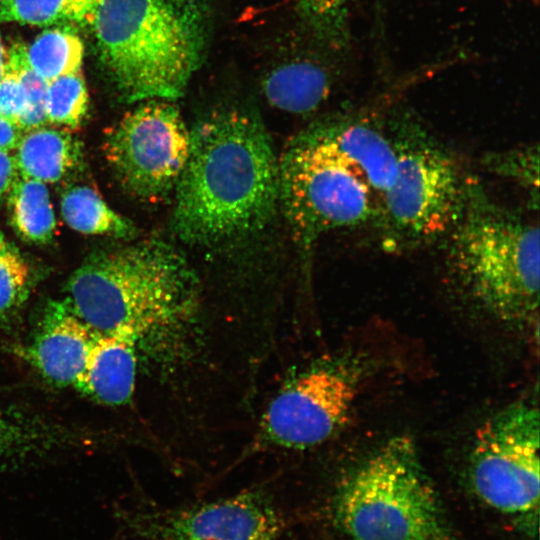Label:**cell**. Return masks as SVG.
Segmentation results:
<instances>
[{
	"instance_id": "obj_13",
	"label": "cell",
	"mask_w": 540,
	"mask_h": 540,
	"mask_svg": "<svg viewBox=\"0 0 540 540\" xmlns=\"http://www.w3.org/2000/svg\"><path fill=\"white\" fill-rule=\"evenodd\" d=\"M96 336L67 301L52 303L37 336L26 350L27 358L49 382L76 387Z\"/></svg>"
},
{
	"instance_id": "obj_6",
	"label": "cell",
	"mask_w": 540,
	"mask_h": 540,
	"mask_svg": "<svg viewBox=\"0 0 540 540\" xmlns=\"http://www.w3.org/2000/svg\"><path fill=\"white\" fill-rule=\"evenodd\" d=\"M337 526L352 540H452L413 440L389 439L338 489Z\"/></svg>"
},
{
	"instance_id": "obj_15",
	"label": "cell",
	"mask_w": 540,
	"mask_h": 540,
	"mask_svg": "<svg viewBox=\"0 0 540 540\" xmlns=\"http://www.w3.org/2000/svg\"><path fill=\"white\" fill-rule=\"evenodd\" d=\"M332 85L331 73L322 62L296 57L274 65L263 78L262 90L277 109L308 114L326 101Z\"/></svg>"
},
{
	"instance_id": "obj_28",
	"label": "cell",
	"mask_w": 540,
	"mask_h": 540,
	"mask_svg": "<svg viewBox=\"0 0 540 540\" xmlns=\"http://www.w3.org/2000/svg\"><path fill=\"white\" fill-rule=\"evenodd\" d=\"M18 177L19 173L13 154L0 150V198L8 195Z\"/></svg>"
},
{
	"instance_id": "obj_14",
	"label": "cell",
	"mask_w": 540,
	"mask_h": 540,
	"mask_svg": "<svg viewBox=\"0 0 540 540\" xmlns=\"http://www.w3.org/2000/svg\"><path fill=\"white\" fill-rule=\"evenodd\" d=\"M139 339L128 332L97 334L77 388L107 406L130 402L136 385Z\"/></svg>"
},
{
	"instance_id": "obj_25",
	"label": "cell",
	"mask_w": 540,
	"mask_h": 540,
	"mask_svg": "<svg viewBox=\"0 0 540 540\" xmlns=\"http://www.w3.org/2000/svg\"><path fill=\"white\" fill-rule=\"evenodd\" d=\"M7 63L17 73L26 93V110L18 127L25 132L45 126L48 123L46 117L48 82L30 67L26 57V46L23 43L15 42L10 46Z\"/></svg>"
},
{
	"instance_id": "obj_3",
	"label": "cell",
	"mask_w": 540,
	"mask_h": 540,
	"mask_svg": "<svg viewBox=\"0 0 540 540\" xmlns=\"http://www.w3.org/2000/svg\"><path fill=\"white\" fill-rule=\"evenodd\" d=\"M66 289L68 304L94 332H128L140 341L189 320L198 297L186 258L160 239L93 253Z\"/></svg>"
},
{
	"instance_id": "obj_11",
	"label": "cell",
	"mask_w": 540,
	"mask_h": 540,
	"mask_svg": "<svg viewBox=\"0 0 540 540\" xmlns=\"http://www.w3.org/2000/svg\"><path fill=\"white\" fill-rule=\"evenodd\" d=\"M115 514L139 540H278L281 530L271 500L252 490L185 507L122 508Z\"/></svg>"
},
{
	"instance_id": "obj_5",
	"label": "cell",
	"mask_w": 540,
	"mask_h": 540,
	"mask_svg": "<svg viewBox=\"0 0 540 540\" xmlns=\"http://www.w3.org/2000/svg\"><path fill=\"white\" fill-rule=\"evenodd\" d=\"M385 122L396 166L374 225L380 246L398 254L443 242L464 211L471 174L409 110H390Z\"/></svg>"
},
{
	"instance_id": "obj_27",
	"label": "cell",
	"mask_w": 540,
	"mask_h": 540,
	"mask_svg": "<svg viewBox=\"0 0 540 540\" xmlns=\"http://www.w3.org/2000/svg\"><path fill=\"white\" fill-rule=\"evenodd\" d=\"M26 105L25 89L15 70L7 63L6 72L0 80V116L18 126Z\"/></svg>"
},
{
	"instance_id": "obj_10",
	"label": "cell",
	"mask_w": 540,
	"mask_h": 540,
	"mask_svg": "<svg viewBox=\"0 0 540 540\" xmlns=\"http://www.w3.org/2000/svg\"><path fill=\"white\" fill-rule=\"evenodd\" d=\"M357 393L355 375L342 365L300 374L269 403L254 447L301 450L324 443L346 421Z\"/></svg>"
},
{
	"instance_id": "obj_1",
	"label": "cell",
	"mask_w": 540,
	"mask_h": 540,
	"mask_svg": "<svg viewBox=\"0 0 540 540\" xmlns=\"http://www.w3.org/2000/svg\"><path fill=\"white\" fill-rule=\"evenodd\" d=\"M279 203V160L253 112L220 108L190 130L175 189L172 231L192 245H215L262 229Z\"/></svg>"
},
{
	"instance_id": "obj_12",
	"label": "cell",
	"mask_w": 540,
	"mask_h": 540,
	"mask_svg": "<svg viewBox=\"0 0 540 540\" xmlns=\"http://www.w3.org/2000/svg\"><path fill=\"white\" fill-rule=\"evenodd\" d=\"M293 140L323 150L356 170L380 204L396 166L385 116L367 108L337 113L311 124Z\"/></svg>"
},
{
	"instance_id": "obj_21",
	"label": "cell",
	"mask_w": 540,
	"mask_h": 540,
	"mask_svg": "<svg viewBox=\"0 0 540 540\" xmlns=\"http://www.w3.org/2000/svg\"><path fill=\"white\" fill-rule=\"evenodd\" d=\"M300 20L317 46L332 54L350 46V0H297Z\"/></svg>"
},
{
	"instance_id": "obj_4",
	"label": "cell",
	"mask_w": 540,
	"mask_h": 540,
	"mask_svg": "<svg viewBox=\"0 0 540 540\" xmlns=\"http://www.w3.org/2000/svg\"><path fill=\"white\" fill-rule=\"evenodd\" d=\"M442 243L449 276L474 303L508 322L537 316L539 226L493 200L475 176L464 211Z\"/></svg>"
},
{
	"instance_id": "obj_24",
	"label": "cell",
	"mask_w": 540,
	"mask_h": 540,
	"mask_svg": "<svg viewBox=\"0 0 540 540\" xmlns=\"http://www.w3.org/2000/svg\"><path fill=\"white\" fill-rule=\"evenodd\" d=\"M88 91L81 71L67 74L48 83L47 122L61 128L78 127L88 110Z\"/></svg>"
},
{
	"instance_id": "obj_19",
	"label": "cell",
	"mask_w": 540,
	"mask_h": 540,
	"mask_svg": "<svg viewBox=\"0 0 540 540\" xmlns=\"http://www.w3.org/2000/svg\"><path fill=\"white\" fill-rule=\"evenodd\" d=\"M102 0H0V23L92 25Z\"/></svg>"
},
{
	"instance_id": "obj_30",
	"label": "cell",
	"mask_w": 540,
	"mask_h": 540,
	"mask_svg": "<svg viewBox=\"0 0 540 540\" xmlns=\"http://www.w3.org/2000/svg\"><path fill=\"white\" fill-rule=\"evenodd\" d=\"M6 66H7V53L4 49L2 39L0 36V80L3 78L6 72Z\"/></svg>"
},
{
	"instance_id": "obj_16",
	"label": "cell",
	"mask_w": 540,
	"mask_h": 540,
	"mask_svg": "<svg viewBox=\"0 0 540 540\" xmlns=\"http://www.w3.org/2000/svg\"><path fill=\"white\" fill-rule=\"evenodd\" d=\"M14 151L19 175L45 184L68 176L83 156L81 142L68 129L46 126L23 132Z\"/></svg>"
},
{
	"instance_id": "obj_17",
	"label": "cell",
	"mask_w": 540,
	"mask_h": 540,
	"mask_svg": "<svg viewBox=\"0 0 540 540\" xmlns=\"http://www.w3.org/2000/svg\"><path fill=\"white\" fill-rule=\"evenodd\" d=\"M60 205L64 221L74 231L116 238L135 235L133 224L109 207L93 187H69L62 194Z\"/></svg>"
},
{
	"instance_id": "obj_9",
	"label": "cell",
	"mask_w": 540,
	"mask_h": 540,
	"mask_svg": "<svg viewBox=\"0 0 540 540\" xmlns=\"http://www.w3.org/2000/svg\"><path fill=\"white\" fill-rule=\"evenodd\" d=\"M142 102L108 129L103 152L125 191L157 201L176 189L188 158L190 130L174 101Z\"/></svg>"
},
{
	"instance_id": "obj_2",
	"label": "cell",
	"mask_w": 540,
	"mask_h": 540,
	"mask_svg": "<svg viewBox=\"0 0 540 540\" xmlns=\"http://www.w3.org/2000/svg\"><path fill=\"white\" fill-rule=\"evenodd\" d=\"M92 25L122 100L175 101L203 63L211 11L208 0H102Z\"/></svg>"
},
{
	"instance_id": "obj_22",
	"label": "cell",
	"mask_w": 540,
	"mask_h": 540,
	"mask_svg": "<svg viewBox=\"0 0 540 540\" xmlns=\"http://www.w3.org/2000/svg\"><path fill=\"white\" fill-rule=\"evenodd\" d=\"M83 51L82 41L74 32L55 28L44 31L26 46V57L30 67L49 83L81 71Z\"/></svg>"
},
{
	"instance_id": "obj_23",
	"label": "cell",
	"mask_w": 540,
	"mask_h": 540,
	"mask_svg": "<svg viewBox=\"0 0 540 540\" xmlns=\"http://www.w3.org/2000/svg\"><path fill=\"white\" fill-rule=\"evenodd\" d=\"M481 164L490 173L520 185L526 191L531 207L538 209L539 151L537 144L486 153L481 159Z\"/></svg>"
},
{
	"instance_id": "obj_26",
	"label": "cell",
	"mask_w": 540,
	"mask_h": 540,
	"mask_svg": "<svg viewBox=\"0 0 540 540\" xmlns=\"http://www.w3.org/2000/svg\"><path fill=\"white\" fill-rule=\"evenodd\" d=\"M29 267L9 246L0 253V314L18 305L25 296L29 282Z\"/></svg>"
},
{
	"instance_id": "obj_18",
	"label": "cell",
	"mask_w": 540,
	"mask_h": 540,
	"mask_svg": "<svg viewBox=\"0 0 540 540\" xmlns=\"http://www.w3.org/2000/svg\"><path fill=\"white\" fill-rule=\"evenodd\" d=\"M10 222L15 232L33 244H46L56 232V218L45 183L20 176L8 193Z\"/></svg>"
},
{
	"instance_id": "obj_7",
	"label": "cell",
	"mask_w": 540,
	"mask_h": 540,
	"mask_svg": "<svg viewBox=\"0 0 540 540\" xmlns=\"http://www.w3.org/2000/svg\"><path fill=\"white\" fill-rule=\"evenodd\" d=\"M279 203L305 250L331 230L374 226L379 213L377 197L356 170L294 140L279 160Z\"/></svg>"
},
{
	"instance_id": "obj_8",
	"label": "cell",
	"mask_w": 540,
	"mask_h": 540,
	"mask_svg": "<svg viewBox=\"0 0 540 540\" xmlns=\"http://www.w3.org/2000/svg\"><path fill=\"white\" fill-rule=\"evenodd\" d=\"M469 476L488 506L533 527L539 510V412L526 402L513 403L477 429Z\"/></svg>"
},
{
	"instance_id": "obj_31",
	"label": "cell",
	"mask_w": 540,
	"mask_h": 540,
	"mask_svg": "<svg viewBox=\"0 0 540 540\" xmlns=\"http://www.w3.org/2000/svg\"><path fill=\"white\" fill-rule=\"evenodd\" d=\"M7 246L8 245L6 244L3 235L0 233V253L3 252Z\"/></svg>"
},
{
	"instance_id": "obj_29",
	"label": "cell",
	"mask_w": 540,
	"mask_h": 540,
	"mask_svg": "<svg viewBox=\"0 0 540 540\" xmlns=\"http://www.w3.org/2000/svg\"><path fill=\"white\" fill-rule=\"evenodd\" d=\"M23 134V131L11 121L0 116V150H14Z\"/></svg>"
},
{
	"instance_id": "obj_20",
	"label": "cell",
	"mask_w": 540,
	"mask_h": 540,
	"mask_svg": "<svg viewBox=\"0 0 540 540\" xmlns=\"http://www.w3.org/2000/svg\"><path fill=\"white\" fill-rule=\"evenodd\" d=\"M62 434L0 403V465L51 449Z\"/></svg>"
}]
</instances>
